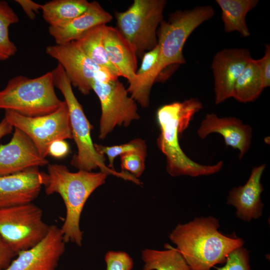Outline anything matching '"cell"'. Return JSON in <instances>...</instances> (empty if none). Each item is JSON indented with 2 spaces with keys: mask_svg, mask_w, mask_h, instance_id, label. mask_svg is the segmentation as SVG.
Wrapping results in <instances>:
<instances>
[{
  "mask_svg": "<svg viewBox=\"0 0 270 270\" xmlns=\"http://www.w3.org/2000/svg\"><path fill=\"white\" fill-rule=\"evenodd\" d=\"M264 89L258 67L252 58L236 80L232 97L242 102H251L259 96Z\"/></svg>",
  "mask_w": 270,
  "mask_h": 270,
  "instance_id": "cell-24",
  "label": "cell"
},
{
  "mask_svg": "<svg viewBox=\"0 0 270 270\" xmlns=\"http://www.w3.org/2000/svg\"><path fill=\"white\" fill-rule=\"evenodd\" d=\"M252 58L249 51L244 48L224 49L214 56L212 68L216 104L232 96L236 80Z\"/></svg>",
  "mask_w": 270,
  "mask_h": 270,
  "instance_id": "cell-14",
  "label": "cell"
},
{
  "mask_svg": "<svg viewBox=\"0 0 270 270\" xmlns=\"http://www.w3.org/2000/svg\"><path fill=\"white\" fill-rule=\"evenodd\" d=\"M214 14L210 6H200L192 10L176 11L170 14L168 20L161 22L157 30L158 62L143 82L146 90H150L159 74L168 66L185 63L182 50L186 40L196 28L210 19Z\"/></svg>",
  "mask_w": 270,
  "mask_h": 270,
  "instance_id": "cell-5",
  "label": "cell"
},
{
  "mask_svg": "<svg viewBox=\"0 0 270 270\" xmlns=\"http://www.w3.org/2000/svg\"><path fill=\"white\" fill-rule=\"evenodd\" d=\"M44 174L35 167L0 176V208L32 202L43 186Z\"/></svg>",
  "mask_w": 270,
  "mask_h": 270,
  "instance_id": "cell-15",
  "label": "cell"
},
{
  "mask_svg": "<svg viewBox=\"0 0 270 270\" xmlns=\"http://www.w3.org/2000/svg\"><path fill=\"white\" fill-rule=\"evenodd\" d=\"M202 108L196 98L174 102L160 107L156 118L160 129L157 144L166 159V170L172 176L192 177L216 173L223 166V162L213 165H203L189 158L181 148L179 136L188 128L194 114Z\"/></svg>",
  "mask_w": 270,
  "mask_h": 270,
  "instance_id": "cell-2",
  "label": "cell"
},
{
  "mask_svg": "<svg viewBox=\"0 0 270 270\" xmlns=\"http://www.w3.org/2000/svg\"><path fill=\"white\" fill-rule=\"evenodd\" d=\"M42 210L32 202L0 208V236L16 252L32 248L48 232Z\"/></svg>",
  "mask_w": 270,
  "mask_h": 270,
  "instance_id": "cell-8",
  "label": "cell"
},
{
  "mask_svg": "<svg viewBox=\"0 0 270 270\" xmlns=\"http://www.w3.org/2000/svg\"><path fill=\"white\" fill-rule=\"evenodd\" d=\"M252 128L234 117L219 118L214 114H208L197 130L198 136L205 138L212 133H218L224 139L226 146L237 149L240 160L248 150L251 144Z\"/></svg>",
  "mask_w": 270,
  "mask_h": 270,
  "instance_id": "cell-16",
  "label": "cell"
},
{
  "mask_svg": "<svg viewBox=\"0 0 270 270\" xmlns=\"http://www.w3.org/2000/svg\"><path fill=\"white\" fill-rule=\"evenodd\" d=\"M69 152V146L64 140H56L48 148V154L56 158L65 157Z\"/></svg>",
  "mask_w": 270,
  "mask_h": 270,
  "instance_id": "cell-32",
  "label": "cell"
},
{
  "mask_svg": "<svg viewBox=\"0 0 270 270\" xmlns=\"http://www.w3.org/2000/svg\"><path fill=\"white\" fill-rule=\"evenodd\" d=\"M264 88L270 86V46H266L264 55L260 59L254 60Z\"/></svg>",
  "mask_w": 270,
  "mask_h": 270,
  "instance_id": "cell-30",
  "label": "cell"
},
{
  "mask_svg": "<svg viewBox=\"0 0 270 270\" xmlns=\"http://www.w3.org/2000/svg\"><path fill=\"white\" fill-rule=\"evenodd\" d=\"M54 86L62 94L67 105L72 139L78 148L70 164L78 170L92 172L99 168L100 172L132 182L138 184L140 180L126 172H117L105 164L104 156L98 153L91 138L92 126L85 115L82 107L75 96L72 85L62 66L58 64L52 71Z\"/></svg>",
  "mask_w": 270,
  "mask_h": 270,
  "instance_id": "cell-4",
  "label": "cell"
},
{
  "mask_svg": "<svg viewBox=\"0 0 270 270\" xmlns=\"http://www.w3.org/2000/svg\"><path fill=\"white\" fill-rule=\"evenodd\" d=\"M44 174V184L47 195H60L66 208V218L60 228L64 242L81 246L82 232L80 222L82 211L92 194L105 182L108 174L82 170L71 172L62 164H50Z\"/></svg>",
  "mask_w": 270,
  "mask_h": 270,
  "instance_id": "cell-3",
  "label": "cell"
},
{
  "mask_svg": "<svg viewBox=\"0 0 270 270\" xmlns=\"http://www.w3.org/2000/svg\"><path fill=\"white\" fill-rule=\"evenodd\" d=\"M17 254L0 236V270H4Z\"/></svg>",
  "mask_w": 270,
  "mask_h": 270,
  "instance_id": "cell-31",
  "label": "cell"
},
{
  "mask_svg": "<svg viewBox=\"0 0 270 270\" xmlns=\"http://www.w3.org/2000/svg\"><path fill=\"white\" fill-rule=\"evenodd\" d=\"M222 10V20L224 30L226 32H238L242 36L248 37L250 32L246 17L258 3L257 0H216Z\"/></svg>",
  "mask_w": 270,
  "mask_h": 270,
  "instance_id": "cell-20",
  "label": "cell"
},
{
  "mask_svg": "<svg viewBox=\"0 0 270 270\" xmlns=\"http://www.w3.org/2000/svg\"><path fill=\"white\" fill-rule=\"evenodd\" d=\"M96 151L100 154H106L108 160V167L114 168V162L115 158L118 156L132 151L146 150V146L144 141L140 138L134 139L130 142L113 146H104L98 144H94Z\"/></svg>",
  "mask_w": 270,
  "mask_h": 270,
  "instance_id": "cell-26",
  "label": "cell"
},
{
  "mask_svg": "<svg viewBox=\"0 0 270 270\" xmlns=\"http://www.w3.org/2000/svg\"><path fill=\"white\" fill-rule=\"evenodd\" d=\"M22 8L26 14L31 20L36 18L37 14L41 10L42 4L36 2L32 0H16Z\"/></svg>",
  "mask_w": 270,
  "mask_h": 270,
  "instance_id": "cell-33",
  "label": "cell"
},
{
  "mask_svg": "<svg viewBox=\"0 0 270 270\" xmlns=\"http://www.w3.org/2000/svg\"><path fill=\"white\" fill-rule=\"evenodd\" d=\"M112 16L96 1L90 2L85 12L60 27L49 26L50 35L56 44H61L76 41L91 29L106 24L112 20Z\"/></svg>",
  "mask_w": 270,
  "mask_h": 270,
  "instance_id": "cell-18",
  "label": "cell"
},
{
  "mask_svg": "<svg viewBox=\"0 0 270 270\" xmlns=\"http://www.w3.org/2000/svg\"><path fill=\"white\" fill-rule=\"evenodd\" d=\"M146 150L127 152L120 156L122 171L129 172L136 178L141 176L145 168Z\"/></svg>",
  "mask_w": 270,
  "mask_h": 270,
  "instance_id": "cell-27",
  "label": "cell"
},
{
  "mask_svg": "<svg viewBox=\"0 0 270 270\" xmlns=\"http://www.w3.org/2000/svg\"><path fill=\"white\" fill-rule=\"evenodd\" d=\"M164 0H134L124 12H116L117 29L134 46L137 56L158 44L157 30L162 20Z\"/></svg>",
  "mask_w": 270,
  "mask_h": 270,
  "instance_id": "cell-7",
  "label": "cell"
},
{
  "mask_svg": "<svg viewBox=\"0 0 270 270\" xmlns=\"http://www.w3.org/2000/svg\"><path fill=\"white\" fill-rule=\"evenodd\" d=\"M46 53L58 61L72 86L84 95L88 94L92 90L94 80L106 82L118 78L107 70L95 64L83 52L76 41L48 46L46 48Z\"/></svg>",
  "mask_w": 270,
  "mask_h": 270,
  "instance_id": "cell-11",
  "label": "cell"
},
{
  "mask_svg": "<svg viewBox=\"0 0 270 270\" xmlns=\"http://www.w3.org/2000/svg\"><path fill=\"white\" fill-rule=\"evenodd\" d=\"M214 268L216 270H252L249 264L248 251L242 246L238 248L229 253L224 266Z\"/></svg>",
  "mask_w": 270,
  "mask_h": 270,
  "instance_id": "cell-28",
  "label": "cell"
},
{
  "mask_svg": "<svg viewBox=\"0 0 270 270\" xmlns=\"http://www.w3.org/2000/svg\"><path fill=\"white\" fill-rule=\"evenodd\" d=\"M103 42L110 63L119 71L121 76L131 81L137 71V55L134 46L116 28L105 25Z\"/></svg>",
  "mask_w": 270,
  "mask_h": 270,
  "instance_id": "cell-19",
  "label": "cell"
},
{
  "mask_svg": "<svg viewBox=\"0 0 270 270\" xmlns=\"http://www.w3.org/2000/svg\"><path fill=\"white\" fill-rule=\"evenodd\" d=\"M14 127L4 118L0 122V139L12 133Z\"/></svg>",
  "mask_w": 270,
  "mask_h": 270,
  "instance_id": "cell-34",
  "label": "cell"
},
{
  "mask_svg": "<svg viewBox=\"0 0 270 270\" xmlns=\"http://www.w3.org/2000/svg\"><path fill=\"white\" fill-rule=\"evenodd\" d=\"M19 22V18L8 3L0 0V60H6L16 54L18 48L9 36V28Z\"/></svg>",
  "mask_w": 270,
  "mask_h": 270,
  "instance_id": "cell-25",
  "label": "cell"
},
{
  "mask_svg": "<svg viewBox=\"0 0 270 270\" xmlns=\"http://www.w3.org/2000/svg\"><path fill=\"white\" fill-rule=\"evenodd\" d=\"M92 88L101 105L100 139L105 138L116 126L126 127L140 118L136 102L118 78L106 82L94 80Z\"/></svg>",
  "mask_w": 270,
  "mask_h": 270,
  "instance_id": "cell-10",
  "label": "cell"
},
{
  "mask_svg": "<svg viewBox=\"0 0 270 270\" xmlns=\"http://www.w3.org/2000/svg\"><path fill=\"white\" fill-rule=\"evenodd\" d=\"M4 118L14 128L26 134L45 158L48 155V148L52 142L72 139L68 108L64 100L56 111L48 114L27 117L6 110Z\"/></svg>",
  "mask_w": 270,
  "mask_h": 270,
  "instance_id": "cell-9",
  "label": "cell"
},
{
  "mask_svg": "<svg viewBox=\"0 0 270 270\" xmlns=\"http://www.w3.org/2000/svg\"><path fill=\"white\" fill-rule=\"evenodd\" d=\"M106 270H132L134 262L130 255L124 252L109 251L104 257Z\"/></svg>",
  "mask_w": 270,
  "mask_h": 270,
  "instance_id": "cell-29",
  "label": "cell"
},
{
  "mask_svg": "<svg viewBox=\"0 0 270 270\" xmlns=\"http://www.w3.org/2000/svg\"><path fill=\"white\" fill-rule=\"evenodd\" d=\"M14 128L11 140L6 144H0V176L48 164L30 137L20 130Z\"/></svg>",
  "mask_w": 270,
  "mask_h": 270,
  "instance_id": "cell-13",
  "label": "cell"
},
{
  "mask_svg": "<svg viewBox=\"0 0 270 270\" xmlns=\"http://www.w3.org/2000/svg\"><path fill=\"white\" fill-rule=\"evenodd\" d=\"M90 3L86 0H52L42 4L41 10L49 26L60 27L85 12Z\"/></svg>",
  "mask_w": 270,
  "mask_h": 270,
  "instance_id": "cell-21",
  "label": "cell"
},
{
  "mask_svg": "<svg viewBox=\"0 0 270 270\" xmlns=\"http://www.w3.org/2000/svg\"><path fill=\"white\" fill-rule=\"evenodd\" d=\"M54 87L52 71L34 78L14 76L0 90V109L12 110L27 117L51 114L62 102Z\"/></svg>",
  "mask_w": 270,
  "mask_h": 270,
  "instance_id": "cell-6",
  "label": "cell"
},
{
  "mask_svg": "<svg viewBox=\"0 0 270 270\" xmlns=\"http://www.w3.org/2000/svg\"><path fill=\"white\" fill-rule=\"evenodd\" d=\"M166 250L146 248L142 252V270H191L176 248L166 244Z\"/></svg>",
  "mask_w": 270,
  "mask_h": 270,
  "instance_id": "cell-23",
  "label": "cell"
},
{
  "mask_svg": "<svg viewBox=\"0 0 270 270\" xmlns=\"http://www.w3.org/2000/svg\"><path fill=\"white\" fill-rule=\"evenodd\" d=\"M265 168V164L254 168L246 182L229 192L227 204L236 208V216L240 220L249 222L262 214L264 204L260 196L264 188L260 180Z\"/></svg>",
  "mask_w": 270,
  "mask_h": 270,
  "instance_id": "cell-17",
  "label": "cell"
},
{
  "mask_svg": "<svg viewBox=\"0 0 270 270\" xmlns=\"http://www.w3.org/2000/svg\"><path fill=\"white\" fill-rule=\"evenodd\" d=\"M105 25L91 29L76 42L83 52L95 64L107 70L118 78L121 76L120 74L110 62L104 45L103 32Z\"/></svg>",
  "mask_w": 270,
  "mask_h": 270,
  "instance_id": "cell-22",
  "label": "cell"
},
{
  "mask_svg": "<svg viewBox=\"0 0 270 270\" xmlns=\"http://www.w3.org/2000/svg\"><path fill=\"white\" fill-rule=\"evenodd\" d=\"M65 244L60 228L51 225L40 242L20 252L4 270H56Z\"/></svg>",
  "mask_w": 270,
  "mask_h": 270,
  "instance_id": "cell-12",
  "label": "cell"
},
{
  "mask_svg": "<svg viewBox=\"0 0 270 270\" xmlns=\"http://www.w3.org/2000/svg\"><path fill=\"white\" fill-rule=\"evenodd\" d=\"M218 220L212 216L195 218L178 224L169 234L191 270H210L225 262L234 250L242 246L244 241L234 234H222L218 230Z\"/></svg>",
  "mask_w": 270,
  "mask_h": 270,
  "instance_id": "cell-1",
  "label": "cell"
}]
</instances>
